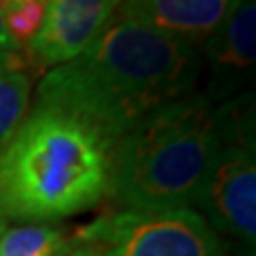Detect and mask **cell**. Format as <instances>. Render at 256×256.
I'll return each mask as SVG.
<instances>
[{
    "mask_svg": "<svg viewBox=\"0 0 256 256\" xmlns=\"http://www.w3.org/2000/svg\"><path fill=\"white\" fill-rule=\"evenodd\" d=\"M120 4L122 0H50L41 30L28 43L32 60L50 68L77 58L105 32Z\"/></svg>",
    "mask_w": 256,
    "mask_h": 256,
    "instance_id": "cell-6",
    "label": "cell"
},
{
    "mask_svg": "<svg viewBox=\"0 0 256 256\" xmlns=\"http://www.w3.org/2000/svg\"><path fill=\"white\" fill-rule=\"evenodd\" d=\"M242 0H122L118 20L134 22L188 45H203Z\"/></svg>",
    "mask_w": 256,
    "mask_h": 256,
    "instance_id": "cell-8",
    "label": "cell"
},
{
    "mask_svg": "<svg viewBox=\"0 0 256 256\" xmlns=\"http://www.w3.org/2000/svg\"><path fill=\"white\" fill-rule=\"evenodd\" d=\"M45 6L47 4L34 2V0H18L2 13V22L18 47L28 45L41 30Z\"/></svg>",
    "mask_w": 256,
    "mask_h": 256,
    "instance_id": "cell-11",
    "label": "cell"
},
{
    "mask_svg": "<svg viewBox=\"0 0 256 256\" xmlns=\"http://www.w3.org/2000/svg\"><path fill=\"white\" fill-rule=\"evenodd\" d=\"M201 70L194 45L118 20L41 79L36 102L77 114L120 139L152 111L194 92Z\"/></svg>",
    "mask_w": 256,
    "mask_h": 256,
    "instance_id": "cell-1",
    "label": "cell"
},
{
    "mask_svg": "<svg viewBox=\"0 0 256 256\" xmlns=\"http://www.w3.org/2000/svg\"><path fill=\"white\" fill-rule=\"evenodd\" d=\"M34 2H43V4H47V2H50V0H34Z\"/></svg>",
    "mask_w": 256,
    "mask_h": 256,
    "instance_id": "cell-16",
    "label": "cell"
},
{
    "mask_svg": "<svg viewBox=\"0 0 256 256\" xmlns=\"http://www.w3.org/2000/svg\"><path fill=\"white\" fill-rule=\"evenodd\" d=\"M118 139L60 107L41 105L0 150V218L47 224L109 196Z\"/></svg>",
    "mask_w": 256,
    "mask_h": 256,
    "instance_id": "cell-2",
    "label": "cell"
},
{
    "mask_svg": "<svg viewBox=\"0 0 256 256\" xmlns=\"http://www.w3.org/2000/svg\"><path fill=\"white\" fill-rule=\"evenodd\" d=\"M210 62V86L205 96L226 102L244 92L254 79L256 64V4L242 0L222 26L203 43Z\"/></svg>",
    "mask_w": 256,
    "mask_h": 256,
    "instance_id": "cell-7",
    "label": "cell"
},
{
    "mask_svg": "<svg viewBox=\"0 0 256 256\" xmlns=\"http://www.w3.org/2000/svg\"><path fill=\"white\" fill-rule=\"evenodd\" d=\"M66 256H105L100 246H92V244H82L79 248H73Z\"/></svg>",
    "mask_w": 256,
    "mask_h": 256,
    "instance_id": "cell-14",
    "label": "cell"
},
{
    "mask_svg": "<svg viewBox=\"0 0 256 256\" xmlns=\"http://www.w3.org/2000/svg\"><path fill=\"white\" fill-rule=\"evenodd\" d=\"M73 239L52 224L6 226L0 233V256H66Z\"/></svg>",
    "mask_w": 256,
    "mask_h": 256,
    "instance_id": "cell-9",
    "label": "cell"
},
{
    "mask_svg": "<svg viewBox=\"0 0 256 256\" xmlns=\"http://www.w3.org/2000/svg\"><path fill=\"white\" fill-rule=\"evenodd\" d=\"M226 132V105L188 94L118 139L109 198L124 210H192Z\"/></svg>",
    "mask_w": 256,
    "mask_h": 256,
    "instance_id": "cell-3",
    "label": "cell"
},
{
    "mask_svg": "<svg viewBox=\"0 0 256 256\" xmlns=\"http://www.w3.org/2000/svg\"><path fill=\"white\" fill-rule=\"evenodd\" d=\"M28 105L30 77L24 70H9L0 75V150L26 120Z\"/></svg>",
    "mask_w": 256,
    "mask_h": 256,
    "instance_id": "cell-10",
    "label": "cell"
},
{
    "mask_svg": "<svg viewBox=\"0 0 256 256\" xmlns=\"http://www.w3.org/2000/svg\"><path fill=\"white\" fill-rule=\"evenodd\" d=\"M226 105V132L194 207L220 239L228 237L242 256L256 254V150L252 94Z\"/></svg>",
    "mask_w": 256,
    "mask_h": 256,
    "instance_id": "cell-4",
    "label": "cell"
},
{
    "mask_svg": "<svg viewBox=\"0 0 256 256\" xmlns=\"http://www.w3.org/2000/svg\"><path fill=\"white\" fill-rule=\"evenodd\" d=\"M79 244L100 246L105 256H230L198 212L124 210L105 216L77 235Z\"/></svg>",
    "mask_w": 256,
    "mask_h": 256,
    "instance_id": "cell-5",
    "label": "cell"
},
{
    "mask_svg": "<svg viewBox=\"0 0 256 256\" xmlns=\"http://www.w3.org/2000/svg\"><path fill=\"white\" fill-rule=\"evenodd\" d=\"M22 58L11 52H0V75L9 73V70H22Z\"/></svg>",
    "mask_w": 256,
    "mask_h": 256,
    "instance_id": "cell-12",
    "label": "cell"
},
{
    "mask_svg": "<svg viewBox=\"0 0 256 256\" xmlns=\"http://www.w3.org/2000/svg\"><path fill=\"white\" fill-rule=\"evenodd\" d=\"M20 47L15 45V41L11 38L9 30H6L2 18H0V52H11V54H18Z\"/></svg>",
    "mask_w": 256,
    "mask_h": 256,
    "instance_id": "cell-13",
    "label": "cell"
},
{
    "mask_svg": "<svg viewBox=\"0 0 256 256\" xmlns=\"http://www.w3.org/2000/svg\"><path fill=\"white\" fill-rule=\"evenodd\" d=\"M4 228H6V220H4V218H0V233H2Z\"/></svg>",
    "mask_w": 256,
    "mask_h": 256,
    "instance_id": "cell-15",
    "label": "cell"
}]
</instances>
